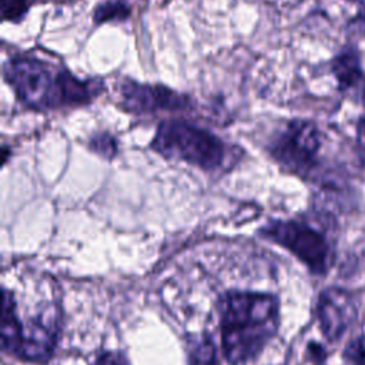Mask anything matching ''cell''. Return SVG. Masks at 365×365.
Returning <instances> with one entry per match:
<instances>
[{"label": "cell", "mask_w": 365, "mask_h": 365, "mask_svg": "<svg viewBox=\"0 0 365 365\" xmlns=\"http://www.w3.org/2000/svg\"><path fill=\"white\" fill-rule=\"evenodd\" d=\"M355 317L352 297L339 288L325 289L318 299V319L322 334L329 341H336L346 331Z\"/></svg>", "instance_id": "obj_7"}, {"label": "cell", "mask_w": 365, "mask_h": 365, "mask_svg": "<svg viewBox=\"0 0 365 365\" xmlns=\"http://www.w3.org/2000/svg\"><path fill=\"white\" fill-rule=\"evenodd\" d=\"M332 73L336 77L341 90L365 91V77L362 74L359 60L354 53L345 51L336 56L332 61Z\"/></svg>", "instance_id": "obj_9"}, {"label": "cell", "mask_w": 365, "mask_h": 365, "mask_svg": "<svg viewBox=\"0 0 365 365\" xmlns=\"http://www.w3.org/2000/svg\"><path fill=\"white\" fill-rule=\"evenodd\" d=\"M356 141L362 153H365V117H362L356 127Z\"/></svg>", "instance_id": "obj_16"}, {"label": "cell", "mask_w": 365, "mask_h": 365, "mask_svg": "<svg viewBox=\"0 0 365 365\" xmlns=\"http://www.w3.org/2000/svg\"><path fill=\"white\" fill-rule=\"evenodd\" d=\"M57 309L51 308L21 324L13 294L9 289L3 291L1 344L6 351L24 359L47 361L57 341Z\"/></svg>", "instance_id": "obj_2"}, {"label": "cell", "mask_w": 365, "mask_h": 365, "mask_svg": "<svg viewBox=\"0 0 365 365\" xmlns=\"http://www.w3.org/2000/svg\"><path fill=\"white\" fill-rule=\"evenodd\" d=\"M264 235L288 248L312 272L322 274L329 262V248L325 238L307 224L297 221H275L264 228Z\"/></svg>", "instance_id": "obj_5"}, {"label": "cell", "mask_w": 365, "mask_h": 365, "mask_svg": "<svg viewBox=\"0 0 365 365\" xmlns=\"http://www.w3.org/2000/svg\"><path fill=\"white\" fill-rule=\"evenodd\" d=\"M91 147L101 155H107V157H113L115 154V148H117L114 138L107 134H101V135L96 137L91 141Z\"/></svg>", "instance_id": "obj_14"}, {"label": "cell", "mask_w": 365, "mask_h": 365, "mask_svg": "<svg viewBox=\"0 0 365 365\" xmlns=\"http://www.w3.org/2000/svg\"><path fill=\"white\" fill-rule=\"evenodd\" d=\"M63 71L53 73L48 64L34 57H14L4 66V78L17 97L31 108H53L64 104Z\"/></svg>", "instance_id": "obj_4"}, {"label": "cell", "mask_w": 365, "mask_h": 365, "mask_svg": "<svg viewBox=\"0 0 365 365\" xmlns=\"http://www.w3.org/2000/svg\"><path fill=\"white\" fill-rule=\"evenodd\" d=\"M128 14V7L123 3L114 1V3H106L101 4L94 14L96 21H107V20H123Z\"/></svg>", "instance_id": "obj_11"}, {"label": "cell", "mask_w": 365, "mask_h": 365, "mask_svg": "<svg viewBox=\"0 0 365 365\" xmlns=\"http://www.w3.org/2000/svg\"><path fill=\"white\" fill-rule=\"evenodd\" d=\"M220 325L225 359L231 364L252 359L277 332V299L268 294L228 292L220 301Z\"/></svg>", "instance_id": "obj_1"}, {"label": "cell", "mask_w": 365, "mask_h": 365, "mask_svg": "<svg viewBox=\"0 0 365 365\" xmlns=\"http://www.w3.org/2000/svg\"><path fill=\"white\" fill-rule=\"evenodd\" d=\"M96 365H130V364L123 355L117 352H107L97 361Z\"/></svg>", "instance_id": "obj_15"}, {"label": "cell", "mask_w": 365, "mask_h": 365, "mask_svg": "<svg viewBox=\"0 0 365 365\" xmlns=\"http://www.w3.org/2000/svg\"><path fill=\"white\" fill-rule=\"evenodd\" d=\"M30 0H1L4 20H19L27 10Z\"/></svg>", "instance_id": "obj_13"}, {"label": "cell", "mask_w": 365, "mask_h": 365, "mask_svg": "<svg viewBox=\"0 0 365 365\" xmlns=\"http://www.w3.org/2000/svg\"><path fill=\"white\" fill-rule=\"evenodd\" d=\"M151 147L163 155L180 158L207 170L221 165L225 157V147L220 138L181 120L161 123Z\"/></svg>", "instance_id": "obj_3"}, {"label": "cell", "mask_w": 365, "mask_h": 365, "mask_svg": "<svg viewBox=\"0 0 365 365\" xmlns=\"http://www.w3.org/2000/svg\"><path fill=\"white\" fill-rule=\"evenodd\" d=\"M121 96L125 108L137 113L182 110L188 106V100L184 96L163 86H145L128 81L121 87Z\"/></svg>", "instance_id": "obj_8"}, {"label": "cell", "mask_w": 365, "mask_h": 365, "mask_svg": "<svg viewBox=\"0 0 365 365\" xmlns=\"http://www.w3.org/2000/svg\"><path fill=\"white\" fill-rule=\"evenodd\" d=\"M349 365H365V336L351 341L344 352Z\"/></svg>", "instance_id": "obj_12"}, {"label": "cell", "mask_w": 365, "mask_h": 365, "mask_svg": "<svg viewBox=\"0 0 365 365\" xmlns=\"http://www.w3.org/2000/svg\"><path fill=\"white\" fill-rule=\"evenodd\" d=\"M215 346L208 336H202L194 344L190 354V365H217Z\"/></svg>", "instance_id": "obj_10"}, {"label": "cell", "mask_w": 365, "mask_h": 365, "mask_svg": "<svg viewBox=\"0 0 365 365\" xmlns=\"http://www.w3.org/2000/svg\"><path fill=\"white\" fill-rule=\"evenodd\" d=\"M319 145L318 128L309 121L295 120L274 141L272 154L282 164L301 171L314 164Z\"/></svg>", "instance_id": "obj_6"}]
</instances>
